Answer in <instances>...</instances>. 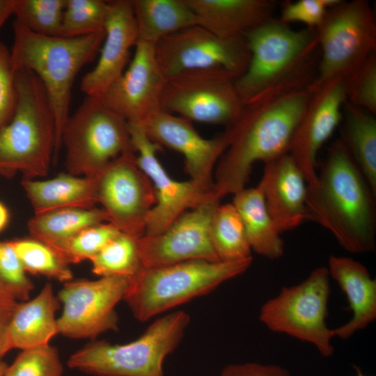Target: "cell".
Segmentation results:
<instances>
[{
    "instance_id": "obj_1",
    "label": "cell",
    "mask_w": 376,
    "mask_h": 376,
    "mask_svg": "<svg viewBox=\"0 0 376 376\" xmlns=\"http://www.w3.org/2000/svg\"><path fill=\"white\" fill-rule=\"evenodd\" d=\"M312 93L311 86L276 92L244 107L226 128L229 143L214 173V196L221 201L245 188L253 164L285 152Z\"/></svg>"
},
{
    "instance_id": "obj_2",
    "label": "cell",
    "mask_w": 376,
    "mask_h": 376,
    "mask_svg": "<svg viewBox=\"0 0 376 376\" xmlns=\"http://www.w3.org/2000/svg\"><path fill=\"white\" fill-rule=\"evenodd\" d=\"M376 194L340 139L327 148L315 181L307 185V220L329 231L352 253L376 246Z\"/></svg>"
},
{
    "instance_id": "obj_3",
    "label": "cell",
    "mask_w": 376,
    "mask_h": 376,
    "mask_svg": "<svg viewBox=\"0 0 376 376\" xmlns=\"http://www.w3.org/2000/svg\"><path fill=\"white\" fill-rule=\"evenodd\" d=\"M244 39L250 59L235 81L244 105L313 83L319 53L315 29L295 30L273 18L248 32Z\"/></svg>"
},
{
    "instance_id": "obj_4",
    "label": "cell",
    "mask_w": 376,
    "mask_h": 376,
    "mask_svg": "<svg viewBox=\"0 0 376 376\" xmlns=\"http://www.w3.org/2000/svg\"><path fill=\"white\" fill-rule=\"evenodd\" d=\"M10 51L13 70L33 72L42 83L55 117L56 160L61 135L69 118L71 91L81 68L95 56L104 38V30L83 36H47L31 32L14 21Z\"/></svg>"
},
{
    "instance_id": "obj_5",
    "label": "cell",
    "mask_w": 376,
    "mask_h": 376,
    "mask_svg": "<svg viewBox=\"0 0 376 376\" xmlns=\"http://www.w3.org/2000/svg\"><path fill=\"white\" fill-rule=\"evenodd\" d=\"M15 105L0 130V175L21 172L24 178L45 176L54 159L56 123L46 90L31 70H14Z\"/></svg>"
},
{
    "instance_id": "obj_6",
    "label": "cell",
    "mask_w": 376,
    "mask_h": 376,
    "mask_svg": "<svg viewBox=\"0 0 376 376\" xmlns=\"http://www.w3.org/2000/svg\"><path fill=\"white\" fill-rule=\"evenodd\" d=\"M252 261L197 259L143 268L132 278L123 301L137 320L146 322L242 274Z\"/></svg>"
},
{
    "instance_id": "obj_7",
    "label": "cell",
    "mask_w": 376,
    "mask_h": 376,
    "mask_svg": "<svg viewBox=\"0 0 376 376\" xmlns=\"http://www.w3.org/2000/svg\"><path fill=\"white\" fill-rule=\"evenodd\" d=\"M184 311L157 318L125 344L94 340L71 354L69 368L94 376H164L166 358L180 343L190 323Z\"/></svg>"
},
{
    "instance_id": "obj_8",
    "label": "cell",
    "mask_w": 376,
    "mask_h": 376,
    "mask_svg": "<svg viewBox=\"0 0 376 376\" xmlns=\"http://www.w3.org/2000/svg\"><path fill=\"white\" fill-rule=\"evenodd\" d=\"M68 173L93 177L111 160L136 153L128 122L102 97L86 96L69 118L61 135Z\"/></svg>"
},
{
    "instance_id": "obj_9",
    "label": "cell",
    "mask_w": 376,
    "mask_h": 376,
    "mask_svg": "<svg viewBox=\"0 0 376 376\" xmlns=\"http://www.w3.org/2000/svg\"><path fill=\"white\" fill-rule=\"evenodd\" d=\"M315 32L320 56L311 88L334 78L347 79L376 53L375 17L366 0H340Z\"/></svg>"
},
{
    "instance_id": "obj_10",
    "label": "cell",
    "mask_w": 376,
    "mask_h": 376,
    "mask_svg": "<svg viewBox=\"0 0 376 376\" xmlns=\"http://www.w3.org/2000/svg\"><path fill=\"white\" fill-rule=\"evenodd\" d=\"M329 278L327 268L320 267L302 282L283 287L261 306L259 320L270 331L308 343L322 357H331L333 329L326 323Z\"/></svg>"
},
{
    "instance_id": "obj_11",
    "label": "cell",
    "mask_w": 376,
    "mask_h": 376,
    "mask_svg": "<svg viewBox=\"0 0 376 376\" xmlns=\"http://www.w3.org/2000/svg\"><path fill=\"white\" fill-rule=\"evenodd\" d=\"M237 77L222 69L191 70L169 77L162 93L160 109L191 122L226 128L244 107L235 86Z\"/></svg>"
},
{
    "instance_id": "obj_12",
    "label": "cell",
    "mask_w": 376,
    "mask_h": 376,
    "mask_svg": "<svg viewBox=\"0 0 376 376\" xmlns=\"http://www.w3.org/2000/svg\"><path fill=\"white\" fill-rule=\"evenodd\" d=\"M92 178L97 203L109 223L134 237L143 236L156 198L151 181L136 164V153L118 156Z\"/></svg>"
},
{
    "instance_id": "obj_13",
    "label": "cell",
    "mask_w": 376,
    "mask_h": 376,
    "mask_svg": "<svg viewBox=\"0 0 376 376\" xmlns=\"http://www.w3.org/2000/svg\"><path fill=\"white\" fill-rule=\"evenodd\" d=\"M132 278L103 276L97 280L64 283L56 295L63 306L57 318L58 334L75 338H95L102 333L117 331L116 305L130 286Z\"/></svg>"
},
{
    "instance_id": "obj_14",
    "label": "cell",
    "mask_w": 376,
    "mask_h": 376,
    "mask_svg": "<svg viewBox=\"0 0 376 376\" xmlns=\"http://www.w3.org/2000/svg\"><path fill=\"white\" fill-rule=\"evenodd\" d=\"M155 51L166 79L187 71L209 69L225 70L239 77L250 59L244 38L222 39L199 25L164 38L155 45Z\"/></svg>"
},
{
    "instance_id": "obj_15",
    "label": "cell",
    "mask_w": 376,
    "mask_h": 376,
    "mask_svg": "<svg viewBox=\"0 0 376 376\" xmlns=\"http://www.w3.org/2000/svg\"><path fill=\"white\" fill-rule=\"evenodd\" d=\"M128 125L132 143L138 154L136 164L151 181L155 193L156 203L148 216L144 235L159 234L184 212L217 199L212 190L190 179H173L157 156L162 147L148 138L141 123Z\"/></svg>"
},
{
    "instance_id": "obj_16",
    "label": "cell",
    "mask_w": 376,
    "mask_h": 376,
    "mask_svg": "<svg viewBox=\"0 0 376 376\" xmlns=\"http://www.w3.org/2000/svg\"><path fill=\"white\" fill-rule=\"evenodd\" d=\"M220 200L212 199L189 210L166 229L137 240L143 268L170 265L191 260L221 261L212 248L210 226Z\"/></svg>"
},
{
    "instance_id": "obj_17",
    "label": "cell",
    "mask_w": 376,
    "mask_h": 376,
    "mask_svg": "<svg viewBox=\"0 0 376 376\" xmlns=\"http://www.w3.org/2000/svg\"><path fill=\"white\" fill-rule=\"evenodd\" d=\"M312 93L291 139L288 153L303 173L307 185L317 178V156L323 144L340 126L346 101L345 81L330 79Z\"/></svg>"
},
{
    "instance_id": "obj_18",
    "label": "cell",
    "mask_w": 376,
    "mask_h": 376,
    "mask_svg": "<svg viewBox=\"0 0 376 376\" xmlns=\"http://www.w3.org/2000/svg\"><path fill=\"white\" fill-rule=\"evenodd\" d=\"M141 124L153 142L184 156L190 180L213 191L214 167L229 143L226 130L215 138L205 139L191 121L161 109Z\"/></svg>"
},
{
    "instance_id": "obj_19",
    "label": "cell",
    "mask_w": 376,
    "mask_h": 376,
    "mask_svg": "<svg viewBox=\"0 0 376 376\" xmlns=\"http://www.w3.org/2000/svg\"><path fill=\"white\" fill-rule=\"evenodd\" d=\"M134 48L128 68L102 98L128 123H141L160 109L166 77L157 60L154 45L138 40Z\"/></svg>"
},
{
    "instance_id": "obj_20",
    "label": "cell",
    "mask_w": 376,
    "mask_h": 376,
    "mask_svg": "<svg viewBox=\"0 0 376 376\" xmlns=\"http://www.w3.org/2000/svg\"><path fill=\"white\" fill-rule=\"evenodd\" d=\"M104 30L105 35L97 63L83 77L80 84L86 96L102 97L125 71L130 49L138 41L130 0L108 1Z\"/></svg>"
},
{
    "instance_id": "obj_21",
    "label": "cell",
    "mask_w": 376,
    "mask_h": 376,
    "mask_svg": "<svg viewBox=\"0 0 376 376\" xmlns=\"http://www.w3.org/2000/svg\"><path fill=\"white\" fill-rule=\"evenodd\" d=\"M264 164L259 185L269 214L280 233L294 229L307 220L304 176L288 152Z\"/></svg>"
},
{
    "instance_id": "obj_22",
    "label": "cell",
    "mask_w": 376,
    "mask_h": 376,
    "mask_svg": "<svg viewBox=\"0 0 376 376\" xmlns=\"http://www.w3.org/2000/svg\"><path fill=\"white\" fill-rule=\"evenodd\" d=\"M197 25L222 39L244 38L274 18L276 2L269 0H185Z\"/></svg>"
},
{
    "instance_id": "obj_23",
    "label": "cell",
    "mask_w": 376,
    "mask_h": 376,
    "mask_svg": "<svg viewBox=\"0 0 376 376\" xmlns=\"http://www.w3.org/2000/svg\"><path fill=\"white\" fill-rule=\"evenodd\" d=\"M327 268L345 294L352 311L350 320L333 329L334 337L347 339L376 319V280L363 264L350 257L331 256Z\"/></svg>"
},
{
    "instance_id": "obj_24",
    "label": "cell",
    "mask_w": 376,
    "mask_h": 376,
    "mask_svg": "<svg viewBox=\"0 0 376 376\" xmlns=\"http://www.w3.org/2000/svg\"><path fill=\"white\" fill-rule=\"evenodd\" d=\"M59 306L49 283L37 296L18 304L8 327L10 350H22L49 344L51 339L58 334L56 314Z\"/></svg>"
},
{
    "instance_id": "obj_25",
    "label": "cell",
    "mask_w": 376,
    "mask_h": 376,
    "mask_svg": "<svg viewBox=\"0 0 376 376\" xmlns=\"http://www.w3.org/2000/svg\"><path fill=\"white\" fill-rule=\"evenodd\" d=\"M22 186L35 214L68 207L92 208L97 203L92 177L68 173L44 180L24 178Z\"/></svg>"
},
{
    "instance_id": "obj_26",
    "label": "cell",
    "mask_w": 376,
    "mask_h": 376,
    "mask_svg": "<svg viewBox=\"0 0 376 376\" xmlns=\"http://www.w3.org/2000/svg\"><path fill=\"white\" fill-rule=\"evenodd\" d=\"M238 212L251 250L269 259L284 253V243L267 211L263 191L258 185L234 194L232 202Z\"/></svg>"
},
{
    "instance_id": "obj_27",
    "label": "cell",
    "mask_w": 376,
    "mask_h": 376,
    "mask_svg": "<svg viewBox=\"0 0 376 376\" xmlns=\"http://www.w3.org/2000/svg\"><path fill=\"white\" fill-rule=\"evenodd\" d=\"M138 40L155 46L164 38L197 25L185 0H131Z\"/></svg>"
},
{
    "instance_id": "obj_28",
    "label": "cell",
    "mask_w": 376,
    "mask_h": 376,
    "mask_svg": "<svg viewBox=\"0 0 376 376\" xmlns=\"http://www.w3.org/2000/svg\"><path fill=\"white\" fill-rule=\"evenodd\" d=\"M340 125V139L376 194L375 115L346 100Z\"/></svg>"
},
{
    "instance_id": "obj_29",
    "label": "cell",
    "mask_w": 376,
    "mask_h": 376,
    "mask_svg": "<svg viewBox=\"0 0 376 376\" xmlns=\"http://www.w3.org/2000/svg\"><path fill=\"white\" fill-rule=\"evenodd\" d=\"M104 222H109V217L102 208L68 207L35 214L28 230L31 237L56 250L83 229Z\"/></svg>"
},
{
    "instance_id": "obj_30",
    "label": "cell",
    "mask_w": 376,
    "mask_h": 376,
    "mask_svg": "<svg viewBox=\"0 0 376 376\" xmlns=\"http://www.w3.org/2000/svg\"><path fill=\"white\" fill-rule=\"evenodd\" d=\"M210 238L221 261H237L252 258L242 219L231 203H219L214 211L210 226Z\"/></svg>"
},
{
    "instance_id": "obj_31",
    "label": "cell",
    "mask_w": 376,
    "mask_h": 376,
    "mask_svg": "<svg viewBox=\"0 0 376 376\" xmlns=\"http://www.w3.org/2000/svg\"><path fill=\"white\" fill-rule=\"evenodd\" d=\"M137 240L120 233L90 260L92 272L100 277L135 276L143 268Z\"/></svg>"
},
{
    "instance_id": "obj_32",
    "label": "cell",
    "mask_w": 376,
    "mask_h": 376,
    "mask_svg": "<svg viewBox=\"0 0 376 376\" xmlns=\"http://www.w3.org/2000/svg\"><path fill=\"white\" fill-rule=\"evenodd\" d=\"M9 242L26 273L42 275L63 283L72 280L70 264L48 244L31 237Z\"/></svg>"
},
{
    "instance_id": "obj_33",
    "label": "cell",
    "mask_w": 376,
    "mask_h": 376,
    "mask_svg": "<svg viewBox=\"0 0 376 376\" xmlns=\"http://www.w3.org/2000/svg\"><path fill=\"white\" fill-rule=\"evenodd\" d=\"M66 0H15V22L33 33L59 36Z\"/></svg>"
},
{
    "instance_id": "obj_34",
    "label": "cell",
    "mask_w": 376,
    "mask_h": 376,
    "mask_svg": "<svg viewBox=\"0 0 376 376\" xmlns=\"http://www.w3.org/2000/svg\"><path fill=\"white\" fill-rule=\"evenodd\" d=\"M108 1L66 0L59 36L74 38L104 29Z\"/></svg>"
},
{
    "instance_id": "obj_35",
    "label": "cell",
    "mask_w": 376,
    "mask_h": 376,
    "mask_svg": "<svg viewBox=\"0 0 376 376\" xmlns=\"http://www.w3.org/2000/svg\"><path fill=\"white\" fill-rule=\"evenodd\" d=\"M120 233L109 222L97 224L79 231L55 251L69 264L91 260Z\"/></svg>"
},
{
    "instance_id": "obj_36",
    "label": "cell",
    "mask_w": 376,
    "mask_h": 376,
    "mask_svg": "<svg viewBox=\"0 0 376 376\" xmlns=\"http://www.w3.org/2000/svg\"><path fill=\"white\" fill-rule=\"evenodd\" d=\"M58 350L49 344L22 350L4 376H63Z\"/></svg>"
},
{
    "instance_id": "obj_37",
    "label": "cell",
    "mask_w": 376,
    "mask_h": 376,
    "mask_svg": "<svg viewBox=\"0 0 376 376\" xmlns=\"http://www.w3.org/2000/svg\"><path fill=\"white\" fill-rule=\"evenodd\" d=\"M346 100L376 114V53L345 80Z\"/></svg>"
},
{
    "instance_id": "obj_38",
    "label": "cell",
    "mask_w": 376,
    "mask_h": 376,
    "mask_svg": "<svg viewBox=\"0 0 376 376\" xmlns=\"http://www.w3.org/2000/svg\"><path fill=\"white\" fill-rule=\"evenodd\" d=\"M0 285L15 299L28 300L33 284L9 242H0Z\"/></svg>"
},
{
    "instance_id": "obj_39",
    "label": "cell",
    "mask_w": 376,
    "mask_h": 376,
    "mask_svg": "<svg viewBox=\"0 0 376 376\" xmlns=\"http://www.w3.org/2000/svg\"><path fill=\"white\" fill-rule=\"evenodd\" d=\"M340 0H298L283 3L281 15V22H299L306 27L316 29L324 20L328 10Z\"/></svg>"
},
{
    "instance_id": "obj_40",
    "label": "cell",
    "mask_w": 376,
    "mask_h": 376,
    "mask_svg": "<svg viewBox=\"0 0 376 376\" xmlns=\"http://www.w3.org/2000/svg\"><path fill=\"white\" fill-rule=\"evenodd\" d=\"M14 70L10 51L0 42V130L10 120L15 105Z\"/></svg>"
},
{
    "instance_id": "obj_41",
    "label": "cell",
    "mask_w": 376,
    "mask_h": 376,
    "mask_svg": "<svg viewBox=\"0 0 376 376\" xmlns=\"http://www.w3.org/2000/svg\"><path fill=\"white\" fill-rule=\"evenodd\" d=\"M219 376H291L285 368L274 364L256 362L229 364L225 366Z\"/></svg>"
},
{
    "instance_id": "obj_42",
    "label": "cell",
    "mask_w": 376,
    "mask_h": 376,
    "mask_svg": "<svg viewBox=\"0 0 376 376\" xmlns=\"http://www.w3.org/2000/svg\"><path fill=\"white\" fill-rule=\"evenodd\" d=\"M17 304L10 293L0 288V358L10 350L7 338L8 327Z\"/></svg>"
},
{
    "instance_id": "obj_43",
    "label": "cell",
    "mask_w": 376,
    "mask_h": 376,
    "mask_svg": "<svg viewBox=\"0 0 376 376\" xmlns=\"http://www.w3.org/2000/svg\"><path fill=\"white\" fill-rule=\"evenodd\" d=\"M15 0H0V29L13 15Z\"/></svg>"
},
{
    "instance_id": "obj_44",
    "label": "cell",
    "mask_w": 376,
    "mask_h": 376,
    "mask_svg": "<svg viewBox=\"0 0 376 376\" xmlns=\"http://www.w3.org/2000/svg\"><path fill=\"white\" fill-rule=\"evenodd\" d=\"M8 218L9 214L7 208L0 202V231L7 225Z\"/></svg>"
},
{
    "instance_id": "obj_45",
    "label": "cell",
    "mask_w": 376,
    "mask_h": 376,
    "mask_svg": "<svg viewBox=\"0 0 376 376\" xmlns=\"http://www.w3.org/2000/svg\"><path fill=\"white\" fill-rule=\"evenodd\" d=\"M8 366L0 359V376H4Z\"/></svg>"
},
{
    "instance_id": "obj_46",
    "label": "cell",
    "mask_w": 376,
    "mask_h": 376,
    "mask_svg": "<svg viewBox=\"0 0 376 376\" xmlns=\"http://www.w3.org/2000/svg\"><path fill=\"white\" fill-rule=\"evenodd\" d=\"M355 370L357 372V376H366L361 372V370L359 368L355 367Z\"/></svg>"
},
{
    "instance_id": "obj_47",
    "label": "cell",
    "mask_w": 376,
    "mask_h": 376,
    "mask_svg": "<svg viewBox=\"0 0 376 376\" xmlns=\"http://www.w3.org/2000/svg\"><path fill=\"white\" fill-rule=\"evenodd\" d=\"M0 288H3L1 286V285H0Z\"/></svg>"
}]
</instances>
